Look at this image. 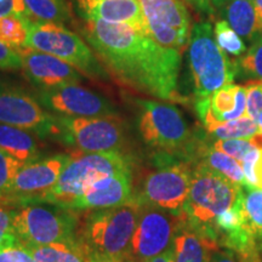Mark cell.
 Listing matches in <instances>:
<instances>
[{"mask_svg": "<svg viewBox=\"0 0 262 262\" xmlns=\"http://www.w3.org/2000/svg\"><path fill=\"white\" fill-rule=\"evenodd\" d=\"M256 122H257V125H258V130H260L258 133H260L262 135V112L258 114V117L256 118Z\"/></svg>", "mask_w": 262, "mask_h": 262, "instance_id": "ee69618b", "label": "cell"}, {"mask_svg": "<svg viewBox=\"0 0 262 262\" xmlns=\"http://www.w3.org/2000/svg\"><path fill=\"white\" fill-rule=\"evenodd\" d=\"M249 2H254V0H249Z\"/></svg>", "mask_w": 262, "mask_h": 262, "instance_id": "bcb514c9", "label": "cell"}, {"mask_svg": "<svg viewBox=\"0 0 262 262\" xmlns=\"http://www.w3.org/2000/svg\"><path fill=\"white\" fill-rule=\"evenodd\" d=\"M89 262H136L131 256L112 257L107 255L97 254L89 250Z\"/></svg>", "mask_w": 262, "mask_h": 262, "instance_id": "ab89813d", "label": "cell"}, {"mask_svg": "<svg viewBox=\"0 0 262 262\" xmlns=\"http://www.w3.org/2000/svg\"><path fill=\"white\" fill-rule=\"evenodd\" d=\"M134 202L133 172L122 170L98 180L81 194L63 208L73 211H91L116 208Z\"/></svg>", "mask_w": 262, "mask_h": 262, "instance_id": "2e32d148", "label": "cell"}, {"mask_svg": "<svg viewBox=\"0 0 262 262\" xmlns=\"http://www.w3.org/2000/svg\"><path fill=\"white\" fill-rule=\"evenodd\" d=\"M195 101L210 97L225 85L233 83L238 74V63L231 61L215 40L209 22H199L192 28L188 47Z\"/></svg>", "mask_w": 262, "mask_h": 262, "instance_id": "3957f363", "label": "cell"}, {"mask_svg": "<svg viewBox=\"0 0 262 262\" xmlns=\"http://www.w3.org/2000/svg\"><path fill=\"white\" fill-rule=\"evenodd\" d=\"M32 21L63 25L71 19L67 0H24Z\"/></svg>", "mask_w": 262, "mask_h": 262, "instance_id": "cb8c5ba5", "label": "cell"}, {"mask_svg": "<svg viewBox=\"0 0 262 262\" xmlns=\"http://www.w3.org/2000/svg\"><path fill=\"white\" fill-rule=\"evenodd\" d=\"M17 242L19 241L14 231L11 210H8L5 205L0 204V249L17 243Z\"/></svg>", "mask_w": 262, "mask_h": 262, "instance_id": "836d02e7", "label": "cell"}, {"mask_svg": "<svg viewBox=\"0 0 262 262\" xmlns=\"http://www.w3.org/2000/svg\"><path fill=\"white\" fill-rule=\"evenodd\" d=\"M242 205L245 220L256 241L258 250H262V189L243 186Z\"/></svg>", "mask_w": 262, "mask_h": 262, "instance_id": "d4e9b609", "label": "cell"}, {"mask_svg": "<svg viewBox=\"0 0 262 262\" xmlns=\"http://www.w3.org/2000/svg\"><path fill=\"white\" fill-rule=\"evenodd\" d=\"M0 262H34V258L29 248L17 242L0 249Z\"/></svg>", "mask_w": 262, "mask_h": 262, "instance_id": "e575fe53", "label": "cell"}, {"mask_svg": "<svg viewBox=\"0 0 262 262\" xmlns=\"http://www.w3.org/2000/svg\"><path fill=\"white\" fill-rule=\"evenodd\" d=\"M148 262H175V253H173V245L170 247L168 250L164 251L163 254L158 255V256L152 258Z\"/></svg>", "mask_w": 262, "mask_h": 262, "instance_id": "60d3db41", "label": "cell"}, {"mask_svg": "<svg viewBox=\"0 0 262 262\" xmlns=\"http://www.w3.org/2000/svg\"><path fill=\"white\" fill-rule=\"evenodd\" d=\"M131 168L133 160L123 152L84 153L75 149L70 155L56 185L40 202L66 206L98 180Z\"/></svg>", "mask_w": 262, "mask_h": 262, "instance_id": "5b68a950", "label": "cell"}, {"mask_svg": "<svg viewBox=\"0 0 262 262\" xmlns=\"http://www.w3.org/2000/svg\"><path fill=\"white\" fill-rule=\"evenodd\" d=\"M214 35L217 45L226 54L239 57L247 51V47H245L243 39L234 32V29L228 25L226 19H220V21L216 22Z\"/></svg>", "mask_w": 262, "mask_h": 262, "instance_id": "83f0119b", "label": "cell"}, {"mask_svg": "<svg viewBox=\"0 0 262 262\" xmlns=\"http://www.w3.org/2000/svg\"><path fill=\"white\" fill-rule=\"evenodd\" d=\"M145 19H155L185 33H192L191 17L181 0H139Z\"/></svg>", "mask_w": 262, "mask_h": 262, "instance_id": "44dd1931", "label": "cell"}, {"mask_svg": "<svg viewBox=\"0 0 262 262\" xmlns=\"http://www.w3.org/2000/svg\"><path fill=\"white\" fill-rule=\"evenodd\" d=\"M80 33L120 83L160 100L182 102L178 91L182 51L164 48L146 28L126 24L85 21Z\"/></svg>", "mask_w": 262, "mask_h": 262, "instance_id": "6da1fadb", "label": "cell"}, {"mask_svg": "<svg viewBox=\"0 0 262 262\" xmlns=\"http://www.w3.org/2000/svg\"><path fill=\"white\" fill-rule=\"evenodd\" d=\"M11 15L29 17L24 0H2L0 2V17Z\"/></svg>", "mask_w": 262, "mask_h": 262, "instance_id": "f35d334b", "label": "cell"}, {"mask_svg": "<svg viewBox=\"0 0 262 262\" xmlns=\"http://www.w3.org/2000/svg\"><path fill=\"white\" fill-rule=\"evenodd\" d=\"M210 262H262V256L257 247L247 250L219 248L212 253Z\"/></svg>", "mask_w": 262, "mask_h": 262, "instance_id": "f546056e", "label": "cell"}, {"mask_svg": "<svg viewBox=\"0 0 262 262\" xmlns=\"http://www.w3.org/2000/svg\"><path fill=\"white\" fill-rule=\"evenodd\" d=\"M219 152L225 153L232 158L242 163V160L245 158L248 153L256 148L250 140H241V139H231V140H215L211 143Z\"/></svg>", "mask_w": 262, "mask_h": 262, "instance_id": "4dcf8cb0", "label": "cell"}, {"mask_svg": "<svg viewBox=\"0 0 262 262\" xmlns=\"http://www.w3.org/2000/svg\"><path fill=\"white\" fill-rule=\"evenodd\" d=\"M39 137L32 131L0 123V149L21 164L40 158Z\"/></svg>", "mask_w": 262, "mask_h": 262, "instance_id": "ffe728a7", "label": "cell"}, {"mask_svg": "<svg viewBox=\"0 0 262 262\" xmlns=\"http://www.w3.org/2000/svg\"><path fill=\"white\" fill-rule=\"evenodd\" d=\"M206 130L216 140H251L260 131L256 120L247 116L228 122L216 123Z\"/></svg>", "mask_w": 262, "mask_h": 262, "instance_id": "484cf974", "label": "cell"}, {"mask_svg": "<svg viewBox=\"0 0 262 262\" xmlns=\"http://www.w3.org/2000/svg\"><path fill=\"white\" fill-rule=\"evenodd\" d=\"M195 10L205 15H215L220 9L227 5L228 0H186Z\"/></svg>", "mask_w": 262, "mask_h": 262, "instance_id": "74e56055", "label": "cell"}, {"mask_svg": "<svg viewBox=\"0 0 262 262\" xmlns=\"http://www.w3.org/2000/svg\"><path fill=\"white\" fill-rule=\"evenodd\" d=\"M254 5H255V12H256L258 31H260V33L262 34V0H254Z\"/></svg>", "mask_w": 262, "mask_h": 262, "instance_id": "b9f144b4", "label": "cell"}, {"mask_svg": "<svg viewBox=\"0 0 262 262\" xmlns=\"http://www.w3.org/2000/svg\"><path fill=\"white\" fill-rule=\"evenodd\" d=\"M136 103L140 108L137 129L147 145L163 153L182 155L187 160L194 140L179 108L149 100H137Z\"/></svg>", "mask_w": 262, "mask_h": 262, "instance_id": "ba28073f", "label": "cell"}, {"mask_svg": "<svg viewBox=\"0 0 262 262\" xmlns=\"http://www.w3.org/2000/svg\"><path fill=\"white\" fill-rule=\"evenodd\" d=\"M68 160V155H56L22 164L2 205L18 206L26 203L40 202L56 185Z\"/></svg>", "mask_w": 262, "mask_h": 262, "instance_id": "4fadbf2b", "label": "cell"}, {"mask_svg": "<svg viewBox=\"0 0 262 262\" xmlns=\"http://www.w3.org/2000/svg\"><path fill=\"white\" fill-rule=\"evenodd\" d=\"M0 123L32 131L39 139H60L58 117L44 110L24 88L0 79Z\"/></svg>", "mask_w": 262, "mask_h": 262, "instance_id": "8fae6325", "label": "cell"}, {"mask_svg": "<svg viewBox=\"0 0 262 262\" xmlns=\"http://www.w3.org/2000/svg\"><path fill=\"white\" fill-rule=\"evenodd\" d=\"M79 16L85 21H106L146 28L139 0H74Z\"/></svg>", "mask_w": 262, "mask_h": 262, "instance_id": "ac0fdd59", "label": "cell"}, {"mask_svg": "<svg viewBox=\"0 0 262 262\" xmlns=\"http://www.w3.org/2000/svg\"><path fill=\"white\" fill-rule=\"evenodd\" d=\"M260 253H261V256H262V250H260Z\"/></svg>", "mask_w": 262, "mask_h": 262, "instance_id": "f6af8a7d", "label": "cell"}, {"mask_svg": "<svg viewBox=\"0 0 262 262\" xmlns=\"http://www.w3.org/2000/svg\"><path fill=\"white\" fill-rule=\"evenodd\" d=\"M60 141L84 153L123 152L126 133L118 116L74 118L58 116Z\"/></svg>", "mask_w": 262, "mask_h": 262, "instance_id": "30bf717a", "label": "cell"}, {"mask_svg": "<svg viewBox=\"0 0 262 262\" xmlns=\"http://www.w3.org/2000/svg\"><path fill=\"white\" fill-rule=\"evenodd\" d=\"M26 47L54 55L93 79H108V72L93 49L61 24L31 21Z\"/></svg>", "mask_w": 262, "mask_h": 262, "instance_id": "52a82bcc", "label": "cell"}, {"mask_svg": "<svg viewBox=\"0 0 262 262\" xmlns=\"http://www.w3.org/2000/svg\"><path fill=\"white\" fill-rule=\"evenodd\" d=\"M193 165L185 159L164 153L159 165L143 179L134 202L140 206H153L181 211L191 188Z\"/></svg>", "mask_w": 262, "mask_h": 262, "instance_id": "9c48e42d", "label": "cell"}, {"mask_svg": "<svg viewBox=\"0 0 262 262\" xmlns=\"http://www.w3.org/2000/svg\"><path fill=\"white\" fill-rule=\"evenodd\" d=\"M255 175H256L257 187L262 189V149L260 152V158H258L256 166H255Z\"/></svg>", "mask_w": 262, "mask_h": 262, "instance_id": "7bdbcfd3", "label": "cell"}, {"mask_svg": "<svg viewBox=\"0 0 262 262\" xmlns=\"http://www.w3.org/2000/svg\"><path fill=\"white\" fill-rule=\"evenodd\" d=\"M195 111L205 129L216 123L238 119L247 116V90L245 86L227 84L210 97L195 101Z\"/></svg>", "mask_w": 262, "mask_h": 262, "instance_id": "e0dca14e", "label": "cell"}, {"mask_svg": "<svg viewBox=\"0 0 262 262\" xmlns=\"http://www.w3.org/2000/svg\"><path fill=\"white\" fill-rule=\"evenodd\" d=\"M238 70L251 80H262V34L251 41L250 48L242 55Z\"/></svg>", "mask_w": 262, "mask_h": 262, "instance_id": "f1b7e54d", "label": "cell"}, {"mask_svg": "<svg viewBox=\"0 0 262 262\" xmlns=\"http://www.w3.org/2000/svg\"><path fill=\"white\" fill-rule=\"evenodd\" d=\"M31 21L27 16L11 15L0 17V41L10 48H25Z\"/></svg>", "mask_w": 262, "mask_h": 262, "instance_id": "4316f807", "label": "cell"}, {"mask_svg": "<svg viewBox=\"0 0 262 262\" xmlns=\"http://www.w3.org/2000/svg\"><path fill=\"white\" fill-rule=\"evenodd\" d=\"M260 152L261 149L255 148L251 150L250 153H248L245 156V158L242 160L241 165L243 169L245 183H247V187L250 188H258L257 187V181H256V175H255V166H256L257 160L260 158Z\"/></svg>", "mask_w": 262, "mask_h": 262, "instance_id": "8d00e7d4", "label": "cell"}, {"mask_svg": "<svg viewBox=\"0 0 262 262\" xmlns=\"http://www.w3.org/2000/svg\"><path fill=\"white\" fill-rule=\"evenodd\" d=\"M22 57V71L27 80L38 90L54 89L66 84H77L83 74L54 55L31 48L17 49Z\"/></svg>", "mask_w": 262, "mask_h": 262, "instance_id": "9a60e30c", "label": "cell"}, {"mask_svg": "<svg viewBox=\"0 0 262 262\" xmlns=\"http://www.w3.org/2000/svg\"><path fill=\"white\" fill-rule=\"evenodd\" d=\"M12 225L26 247L70 243L79 239V220L75 211L48 202H31L12 209Z\"/></svg>", "mask_w": 262, "mask_h": 262, "instance_id": "7a4b0ae2", "label": "cell"}, {"mask_svg": "<svg viewBox=\"0 0 262 262\" xmlns=\"http://www.w3.org/2000/svg\"><path fill=\"white\" fill-rule=\"evenodd\" d=\"M219 248L214 238L189 225L182 215V224L173 241L175 262H210L212 253Z\"/></svg>", "mask_w": 262, "mask_h": 262, "instance_id": "d6986e66", "label": "cell"}, {"mask_svg": "<svg viewBox=\"0 0 262 262\" xmlns=\"http://www.w3.org/2000/svg\"><path fill=\"white\" fill-rule=\"evenodd\" d=\"M0 70L18 71L22 70V57L17 49L10 48L0 41Z\"/></svg>", "mask_w": 262, "mask_h": 262, "instance_id": "d590c367", "label": "cell"}, {"mask_svg": "<svg viewBox=\"0 0 262 262\" xmlns=\"http://www.w3.org/2000/svg\"><path fill=\"white\" fill-rule=\"evenodd\" d=\"M22 164L0 149V204L5 201L17 170Z\"/></svg>", "mask_w": 262, "mask_h": 262, "instance_id": "1f68e13d", "label": "cell"}, {"mask_svg": "<svg viewBox=\"0 0 262 262\" xmlns=\"http://www.w3.org/2000/svg\"><path fill=\"white\" fill-rule=\"evenodd\" d=\"M244 86L247 90V117L256 120L262 112V80H249Z\"/></svg>", "mask_w": 262, "mask_h": 262, "instance_id": "d6a6232c", "label": "cell"}, {"mask_svg": "<svg viewBox=\"0 0 262 262\" xmlns=\"http://www.w3.org/2000/svg\"><path fill=\"white\" fill-rule=\"evenodd\" d=\"M242 191L243 186L204 166L193 165L191 188L181 212L189 225L215 239L216 219L234 205Z\"/></svg>", "mask_w": 262, "mask_h": 262, "instance_id": "277c9868", "label": "cell"}, {"mask_svg": "<svg viewBox=\"0 0 262 262\" xmlns=\"http://www.w3.org/2000/svg\"><path fill=\"white\" fill-rule=\"evenodd\" d=\"M141 206L135 202L91 210L81 227L80 241L88 250L112 257L131 256V243Z\"/></svg>", "mask_w": 262, "mask_h": 262, "instance_id": "8992f818", "label": "cell"}, {"mask_svg": "<svg viewBox=\"0 0 262 262\" xmlns=\"http://www.w3.org/2000/svg\"><path fill=\"white\" fill-rule=\"evenodd\" d=\"M181 224V211L141 206L131 243V257L136 262H148L163 254L173 245Z\"/></svg>", "mask_w": 262, "mask_h": 262, "instance_id": "7c38bea8", "label": "cell"}, {"mask_svg": "<svg viewBox=\"0 0 262 262\" xmlns=\"http://www.w3.org/2000/svg\"><path fill=\"white\" fill-rule=\"evenodd\" d=\"M0 2H2V0H0Z\"/></svg>", "mask_w": 262, "mask_h": 262, "instance_id": "7dc6e473", "label": "cell"}, {"mask_svg": "<svg viewBox=\"0 0 262 262\" xmlns=\"http://www.w3.org/2000/svg\"><path fill=\"white\" fill-rule=\"evenodd\" d=\"M226 21L241 38L253 41L261 33L258 31L254 2L231 0L224 8Z\"/></svg>", "mask_w": 262, "mask_h": 262, "instance_id": "7402d4cb", "label": "cell"}, {"mask_svg": "<svg viewBox=\"0 0 262 262\" xmlns=\"http://www.w3.org/2000/svg\"><path fill=\"white\" fill-rule=\"evenodd\" d=\"M29 250L34 262H89V250L80 238L70 243L31 247Z\"/></svg>", "mask_w": 262, "mask_h": 262, "instance_id": "603a6c76", "label": "cell"}, {"mask_svg": "<svg viewBox=\"0 0 262 262\" xmlns=\"http://www.w3.org/2000/svg\"><path fill=\"white\" fill-rule=\"evenodd\" d=\"M35 96L45 110L63 117L98 118L117 116V108L107 97L77 84H66L54 89L37 90Z\"/></svg>", "mask_w": 262, "mask_h": 262, "instance_id": "5bb4252c", "label": "cell"}]
</instances>
